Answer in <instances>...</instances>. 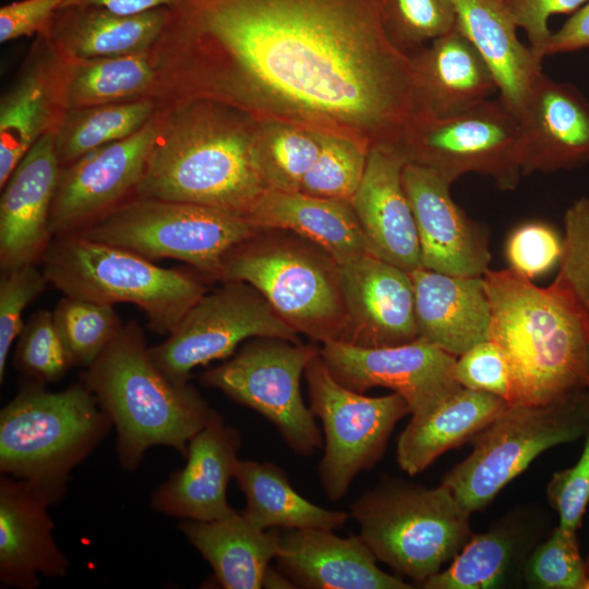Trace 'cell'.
<instances>
[{
    "instance_id": "cell-19",
    "label": "cell",
    "mask_w": 589,
    "mask_h": 589,
    "mask_svg": "<svg viewBox=\"0 0 589 589\" xmlns=\"http://www.w3.org/2000/svg\"><path fill=\"white\" fill-rule=\"evenodd\" d=\"M347 316L341 342L385 348L418 339L409 272L371 253L341 265Z\"/></svg>"
},
{
    "instance_id": "cell-13",
    "label": "cell",
    "mask_w": 589,
    "mask_h": 589,
    "mask_svg": "<svg viewBox=\"0 0 589 589\" xmlns=\"http://www.w3.org/2000/svg\"><path fill=\"white\" fill-rule=\"evenodd\" d=\"M310 409L324 432L320 481L329 501L341 500L353 479L383 456L396 423L410 408L397 393L366 396L338 382L321 354L304 372Z\"/></svg>"
},
{
    "instance_id": "cell-3",
    "label": "cell",
    "mask_w": 589,
    "mask_h": 589,
    "mask_svg": "<svg viewBox=\"0 0 589 589\" xmlns=\"http://www.w3.org/2000/svg\"><path fill=\"white\" fill-rule=\"evenodd\" d=\"M491 322L489 339L507 358L510 406H543L589 393V345L579 312L554 280L549 287L513 271L483 275Z\"/></svg>"
},
{
    "instance_id": "cell-45",
    "label": "cell",
    "mask_w": 589,
    "mask_h": 589,
    "mask_svg": "<svg viewBox=\"0 0 589 589\" xmlns=\"http://www.w3.org/2000/svg\"><path fill=\"white\" fill-rule=\"evenodd\" d=\"M563 250V239L551 225L531 220L512 230L505 256L509 268L532 280L560 263Z\"/></svg>"
},
{
    "instance_id": "cell-29",
    "label": "cell",
    "mask_w": 589,
    "mask_h": 589,
    "mask_svg": "<svg viewBox=\"0 0 589 589\" xmlns=\"http://www.w3.org/2000/svg\"><path fill=\"white\" fill-rule=\"evenodd\" d=\"M167 14V7L134 15L95 5L61 7L43 33L73 61L140 53L152 50Z\"/></svg>"
},
{
    "instance_id": "cell-36",
    "label": "cell",
    "mask_w": 589,
    "mask_h": 589,
    "mask_svg": "<svg viewBox=\"0 0 589 589\" xmlns=\"http://www.w3.org/2000/svg\"><path fill=\"white\" fill-rule=\"evenodd\" d=\"M318 151V132L279 120H257L255 158L266 190L300 191Z\"/></svg>"
},
{
    "instance_id": "cell-7",
    "label": "cell",
    "mask_w": 589,
    "mask_h": 589,
    "mask_svg": "<svg viewBox=\"0 0 589 589\" xmlns=\"http://www.w3.org/2000/svg\"><path fill=\"white\" fill-rule=\"evenodd\" d=\"M43 260L47 281L65 296L111 305L132 303L145 313L149 328L164 335L207 292L190 273L76 233L53 237Z\"/></svg>"
},
{
    "instance_id": "cell-47",
    "label": "cell",
    "mask_w": 589,
    "mask_h": 589,
    "mask_svg": "<svg viewBox=\"0 0 589 589\" xmlns=\"http://www.w3.org/2000/svg\"><path fill=\"white\" fill-rule=\"evenodd\" d=\"M578 461L553 473L546 488L551 506L558 515V526L577 532L589 503V430Z\"/></svg>"
},
{
    "instance_id": "cell-41",
    "label": "cell",
    "mask_w": 589,
    "mask_h": 589,
    "mask_svg": "<svg viewBox=\"0 0 589 589\" xmlns=\"http://www.w3.org/2000/svg\"><path fill=\"white\" fill-rule=\"evenodd\" d=\"M385 26L406 55L448 33L456 24L450 0H385Z\"/></svg>"
},
{
    "instance_id": "cell-53",
    "label": "cell",
    "mask_w": 589,
    "mask_h": 589,
    "mask_svg": "<svg viewBox=\"0 0 589 589\" xmlns=\"http://www.w3.org/2000/svg\"><path fill=\"white\" fill-rule=\"evenodd\" d=\"M584 589H589V575H587V579H586Z\"/></svg>"
},
{
    "instance_id": "cell-32",
    "label": "cell",
    "mask_w": 589,
    "mask_h": 589,
    "mask_svg": "<svg viewBox=\"0 0 589 589\" xmlns=\"http://www.w3.org/2000/svg\"><path fill=\"white\" fill-rule=\"evenodd\" d=\"M179 528L211 565L220 587L263 588L269 562L277 555L278 530L255 527L242 512L212 521L185 519Z\"/></svg>"
},
{
    "instance_id": "cell-30",
    "label": "cell",
    "mask_w": 589,
    "mask_h": 589,
    "mask_svg": "<svg viewBox=\"0 0 589 589\" xmlns=\"http://www.w3.org/2000/svg\"><path fill=\"white\" fill-rule=\"evenodd\" d=\"M260 228L292 231L327 251L340 265L369 252L351 202L265 190L247 215Z\"/></svg>"
},
{
    "instance_id": "cell-28",
    "label": "cell",
    "mask_w": 589,
    "mask_h": 589,
    "mask_svg": "<svg viewBox=\"0 0 589 589\" xmlns=\"http://www.w3.org/2000/svg\"><path fill=\"white\" fill-rule=\"evenodd\" d=\"M457 28L490 67L498 98L516 115L538 77L542 59L517 36V25L501 0H450Z\"/></svg>"
},
{
    "instance_id": "cell-17",
    "label": "cell",
    "mask_w": 589,
    "mask_h": 589,
    "mask_svg": "<svg viewBox=\"0 0 589 589\" xmlns=\"http://www.w3.org/2000/svg\"><path fill=\"white\" fill-rule=\"evenodd\" d=\"M73 60L37 34L28 55L0 101V187L27 151L55 133L68 110L67 91Z\"/></svg>"
},
{
    "instance_id": "cell-33",
    "label": "cell",
    "mask_w": 589,
    "mask_h": 589,
    "mask_svg": "<svg viewBox=\"0 0 589 589\" xmlns=\"http://www.w3.org/2000/svg\"><path fill=\"white\" fill-rule=\"evenodd\" d=\"M245 496L242 514L262 530L316 528L334 531L350 514L311 503L290 484L286 471L272 462L239 459L233 477Z\"/></svg>"
},
{
    "instance_id": "cell-26",
    "label": "cell",
    "mask_w": 589,
    "mask_h": 589,
    "mask_svg": "<svg viewBox=\"0 0 589 589\" xmlns=\"http://www.w3.org/2000/svg\"><path fill=\"white\" fill-rule=\"evenodd\" d=\"M408 56L416 115L446 118L498 94L490 67L456 24Z\"/></svg>"
},
{
    "instance_id": "cell-52",
    "label": "cell",
    "mask_w": 589,
    "mask_h": 589,
    "mask_svg": "<svg viewBox=\"0 0 589 589\" xmlns=\"http://www.w3.org/2000/svg\"><path fill=\"white\" fill-rule=\"evenodd\" d=\"M263 588H297V586L283 572H276L269 566L264 577Z\"/></svg>"
},
{
    "instance_id": "cell-49",
    "label": "cell",
    "mask_w": 589,
    "mask_h": 589,
    "mask_svg": "<svg viewBox=\"0 0 589 589\" xmlns=\"http://www.w3.org/2000/svg\"><path fill=\"white\" fill-rule=\"evenodd\" d=\"M63 0H20L0 9V41L43 33Z\"/></svg>"
},
{
    "instance_id": "cell-34",
    "label": "cell",
    "mask_w": 589,
    "mask_h": 589,
    "mask_svg": "<svg viewBox=\"0 0 589 589\" xmlns=\"http://www.w3.org/2000/svg\"><path fill=\"white\" fill-rule=\"evenodd\" d=\"M158 75L152 51L73 61L67 107L157 101Z\"/></svg>"
},
{
    "instance_id": "cell-31",
    "label": "cell",
    "mask_w": 589,
    "mask_h": 589,
    "mask_svg": "<svg viewBox=\"0 0 589 589\" xmlns=\"http://www.w3.org/2000/svg\"><path fill=\"white\" fill-rule=\"evenodd\" d=\"M509 404L493 394L460 387L428 412L411 416L397 441L396 458L409 476L473 437Z\"/></svg>"
},
{
    "instance_id": "cell-23",
    "label": "cell",
    "mask_w": 589,
    "mask_h": 589,
    "mask_svg": "<svg viewBox=\"0 0 589 589\" xmlns=\"http://www.w3.org/2000/svg\"><path fill=\"white\" fill-rule=\"evenodd\" d=\"M53 502L25 480L0 479V580L5 587L35 589L38 576L63 577L69 561L53 538L48 507Z\"/></svg>"
},
{
    "instance_id": "cell-35",
    "label": "cell",
    "mask_w": 589,
    "mask_h": 589,
    "mask_svg": "<svg viewBox=\"0 0 589 589\" xmlns=\"http://www.w3.org/2000/svg\"><path fill=\"white\" fill-rule=\"evenodd\" d=\"M157 108L155 99H142L68 109L55 132L60 166L136 133L153 119Z\"/></svg>"
},
{
    "instance_id": "cell-9",
    "label": "cell",
    "mask_w": 589,
    "mask_h": 589,
    "mask_svg": "<svg viewBox=\"0 0 589 589\" xmlns=\"http://www.w3.org/2000/svg\"><path fill=\"white\" fill-rule=\"evenodd\" d=\"M260 229L215 207L132 196L72 233L152 261H181L217 280L226 254Z\"/></svg>"
},
{
    "instance_id": "cell-20",
    "label": "cell",
    "mask_w": 589,
    "mask_h": 589,
    "mask_svg": "<svg viewBox=\"0 0 589 589\" xmlns=\"http://www.w3.org/2000/svg\"><path fill=\"white\" fill-rule=\"evenodd\" d=\"M60 169L55 133H48L27 151L1 188V272L43 260L53 238L49 219Z\"/></svg>"
},
{
    "instance_id": "cell-1",
    "label": "cell",
    "mask_w": 589,
    "mask_h": 589,
    "mask_svg": "<svg viewBox=\"0 0 589 589\" xmlns=\"http://www.w3.org/2000/svg\"><path fill=\"white\" fill-rule=\"evenodd\" d=\"M152 48L158 104L199 98L396 145L413 113L408 55L385 0H172Z\"/></svg>"
},
{
    "instance_id": "cell-44",
    "label": "cell",
    "mask_w": 589,
    "mask_h": 589,
    "mask_svg": "<svg viewBox=\"0 0 589 589\" xmlns=\"http://www.w3.org/2000/svg\"><path fill=\"white\" fill-rule=\"evenodd\" d=\"M48 281L35 264L2 272L0 278V383L3 382L8 356L19 337L25 308L45 290Z\"/></svg>"
},
{
    "instance_id": "cell-4",
    "label": "cell",
    "mask_w": 589,
    "mask_h": 589,
    "mask_svg": "<svg viewBox=\"0 0 589 589\" xmlns=\"http://www.w3.org/2000/svg\"><path fill=\"white\" fill-rule=\"evenodd\" d=\"M82 382L111 420L118 459L128 471L152 446L172 447L184 457L190 440L219 414L189 382L171 380L155 364L135 321L121 326Z\"/></svg>"
},
{
    "instance_id": "cell-10",
    "label": "cell",
    "mask_w": 589,
    "mask_h": 589,
    "mask_svg": "<svg viewBox=\"0 0 589 589\" xmlns=\"http://www.w3.org/2000/svg\"><path fill=\"white\" fill-rule=\"evenodd\" d=\"M589 430L588 395L543 406H508L473 436L471 454L443 479L470 514L483 508L544 450Z\"/></svg>"
},
{
    "instance_id": "cell-14",
    "label": "cell",
    "mask_w": 589,
    "mask_h": 589,
    "mask_svg": "<svg viewBox=\"0 0 589 589\" xmlns=\"http://www.w3.org/2000/svg\"><path fill=\"white\" fill-rule=\"evenodd\" d=\"M299 335L254 287L225 281L204 293L149 353L168 377L184 383L194 368L233 354L245 340L277 337L301 342Z\"/></svg>"
},
{
    "instance_id": "cell-21",
    "label": "cell",
    "mask_w": 589,
    "mask_h": 589,
    "mask_svg": "<svg viewBox=\"0 0 589 589\" xmlns=\"http://www.w3.org/2000/svg\"><path fill=\"white\" fill-rule=\"evenodd\" d=\"M517 116L524 134L522 176L589 163V100L574 84L542 73Z\"/></svg>"
},
{
    "instance_id": "cell-11",
    "label": "cell",
    "mask_w": 589,
    "mask_h": 589,
    "mask_svg": "<svg viewBox=\"0 0 589 589\" xmlns=\"http://www.w3.org/2000/svg\"><path fill=\"white\" fill-rule=\"evenodd\" d=\"M397 147L406 163L434 169L453 183L473 172L507 191L522 177L521 125L500 98L446 118L413 113Z\"/></svg>"
},
{
    "instance_id": "cell-12",
    "label": "cell",
    "mask_w": 589,
    "mask_h": 589,
    "mask_svg": "<svg viewBox=\"0 0 589 589\" xmlns=\"http://www.w3.org/2000/svg\"><path fill=\"white\" fill-rule=\"evenodd\" d=\"M318 353L313 345L254 337L229 360L203 372L201 383L261 413L291 450L311 456L324 442L315 416L301 396L300 380Z\"/></svg>"
},
{
    "instance_id": "cell-46",
    "label": "cell",
    "mask_w": 589,
    "mask_h": 589,
    "mask_svg": "<svg viewBox=\"0 0 589 589\" xmlns=\"http://www.w3.org/2000/svg\"><path fill=\"white\" fill-rule=\"evenodd\" d=\"M456 382L472 390L490 393L505 399L512 397V374L503 350L492 340L481 341L456 358Z\"/></svg>"
},
{
    "instance_id": "cell-37",
    "label": "cell",
    "mask_w": 589,
    "mask_h": 589,
    "mask_svg": "<svg viewBox=\"0 0 589 589\" xmlns=\"http://www.w3.org/2000/svg\"><path fill=\"white\" fill-rule=\"evenodd\" d=\"M514 533L497 527L471 534L449 566L424 580L425 589H488L503 582L516 550Z\"/></svg>"
},
{
    "instance_id": "cell-5",
    "label": "cell",
    "mask_w": 589,
    "mask_h": 589,
    "mask_svg": "<svg viewBox=\"0 0 589 589\" xmlns=\"http://www.w3.org/2000/svg\"><path fill=\"white\" fill-rule=\"evenodd\" d=\"M112 426L83 382L49 392L26 380L0 411V472L27 481L56 504L70 472Z\"/></svg>"
},
{
    "instance_id": "cell-39",
    "label": "cell",
    "mask_w": 589,
    "mask_h": 589,
    "mask_svg": "<svg viewBox=\"0 0 589 589\" xmlns=\"http://www.w3.org/2000/svg\"><path fill=\"white\" fill-rule=\"evenodd\" d=\"M320 133V151L300 192L351 202L366 167L370 148L344 135Z\"/></svg>"
},
{
    "instance_id": "cell-16",
    "label": "cell",
    "mask_w": 589,
    "mask_h": 589,
    "mask_svg": "<svg viewBox=\"0 0 589 589\" xmlns=\"http://www.w3.org/2000/svg\"><path fill=\"white\" fill-rule=\"evenodd\" d=\"M155 134L154 116L136 133L61 167L50 211L52 237L75 232L134 196Z\"/></svg>"
},
{
    "instance_id": "cell-27",
    "label": "cell",
    "mask_w": 589,
    "mask_h": 589,
    "mask_svg": "<svg viewBox=\"0 0 589 589\" xmlns=\"http://www.w3.org/2000/svg\"><path fill=\"white\" fill-rule=\"evenodd\" d=\"M409 275L418 339L455 357L489 339L491 309L483 276H454L424 267Z\"/></svg>"
},
{
    "instance_id": "cell-38",
    "label": "cell",
    "mask_w": 589,
    "mask_h": 589,
    "mask_svg": "<svg viewBox=\"0 0 589 589\" xmlns=\"http://www.w3.org/2000/svg\"><path fill=\"white\" fill-rule=\"evenodd\" d=\"M73 366H89L120 330L113 305L65 296L52 311Z\"/></svg>"
},
{
    "instance_id": "cell-24",
    "label": "cell",
    "mask_w": 589,
    "mask_h": 589,
    "mask_svg": "<svg viewBox=\"0 0 589 589\" xmlns=\"http://www.w3.org/2000/svg\"><path fill=\"white\" fill-rule=\"evenodd\" d=\"M406 159L396 145L369 151L351 200L369 252L404 271L421 267L417 227L402 184Z\"/></svg>"
},
{
    "instance_id": "cell-25",
    "label": "cell",
    "mask_w": 589,
    "mask_h": 589,
    "mask_svg": "<svg viewBox=\"0 0 589 589\" xmlns=\"http://www.w3.org/2000/svg\"><path fill=\"white\" fill-rule=\"evenodd\" d=\"M275 558L279 570L297 588H412L400 577L382 570L360 536L341 538L324 529H289L280 537Z\"/></svg>"
},
{
    "instance_id": "cell-54",
    "label": "cell",
    "mask_w": 589,
    "mask_h": 589,
    "mask_svg": "<svg viewBox=\"0 0 589 589\" xmlns=\"http://www.w3.org/2000/svg\"><path fill=\"white\" fill-rule=\"evenodd\" d=\"M585 563H586L587 575H589V556H588V558H587V561Z\"/></svg>"
},
{
    "instance_id": "cell-8",
    "label": "cell",
    "mask_w": 589,
    "mask_h": 589,
    "mask_svg": "<svg viewBox=\"0 0 589 589\" xmlns=\"http://www.w3.org/2000/svg\"><path fill=\"white\" fill-rule=\"evenodd\" d=\"M361 539L377 561L420 584L453 560L470 538V513L441 483L387 480L350 506Z\"/></svg>"
},
{
    "instance_id": "cell-43",
    "label": "cell",
    "mask_w": 589,
    "mask_h": 589,
    "mask_svg": "<svg viewBox=\"0 0 589 589\" xmlns=\"http://www.w3.org/2000/svg\"><path fill=\"white\" fill-rule=\"evenodd\" d=\"M525 578L532 588L584 589L587 572L579 552L577 532L557 525L528 558Z\"/></svg>"
},
{
    "instance_id": "cell-42",
    "label": "cell",
    "mask_w": 589,
    "mask_h": 589,
    "mask_svg": "<svg viewBox=\"0 0 589 589\" xmlns=\"http://www.w3.org/2000/svg\"><path fill=\"white\" fill-rule=\"evenodd\" d=\"M563 243L560 272L554 280L576 305L589 345V196L576 200L567 208Z\"/></svg>"
},
{
    "instance_id": "cell-48",
    "label": "cell",
    "mask_w": 589,
    "mask_h": 589,
    "mask_svg": "<svg viewBox=\"0 0 589 589\" xmlns=\"http://www.w3.org/2000/svg\"><path fill=\"white\" fill-rule=\"evenodd\" d=\"M517 27H521L528 38L529 47L540 58L545 50L552 32L549 20L555 14L577 11L588 0H501Z\"/></svg>"
},
{
    "instance_id": "cell-22",
    "label": "cell",
    "mask_w": 589,
    "mask_h": 589,
    "mask_svg": "<svg viewBox=\"0 0 589 589\" xmlns=\"http://www.w3.org/2000/svg\"><path fill=\"white\" fill-rule=\"evenodd\" d=\"M241 443L240 432L216 416L190 440L185 465L153 493L152 508L201 521L237 513L227 501V486L235 477Z\"/></svg>"
},
{
    "instance_id": "cell-51",
    "label": "cell",
    "mask_w": 589,
    "mask_h": 589,
    "mask_svg": "<svg viewBox=\"0 0 589 589\" xmlns=\"http://www.w3.org/2000/svg\"><path fill=\"white\" fill-rule=\"evenodd\" d=\"M172 0H63L61 7L95 5L121 15H134L159 7H169Z\"/></svg>"
},
{
    "instance_id": "cell-50",
    "label": "cell",
    "mask_w": 589,
    "mask_h": 589,
    "mask_svg": "<svg viewBox=\"0 0 589 589\" xmlns=\"http://www.w3.org/2000/svg\"><path fill=\"white\" fill-rule=\"evenodd\" d=\"M589 48V0L558 28L552 32L545 57Z\"/></svg>"
},
{
    "instance_id": "cell-2",
    "label": "cell",
    "mask_w": 589,
    "mask_h": 589,
    "mask_svg": "<svg viewBox=\"0 0 589 589\" xmlns=\"http://www.w3.org/2000/svg\"><path fill=\"white\" fill-rule=\"evenodd\" d=\"M156 134L134 196L211 206L247 218L266 190L255 158L257 119L199 98L158 105Z\"/></svg>"
},
{
    "instance_id": "cell-18",
    "label": "cell",
    "mask_w": 589,
    "mask_h": 589,
    "mask_svg": "<svg viewBox=\"0 0 589 589\" xmlns=\"http://www.w3.org/2000/svg\"><path fill=\"white\" fill-rule=\"evenodd\" d=\"M402 184L417 227L421 267L483 276L491 261L489 232L452 199L453 182L434 169L406 163Z\"/></svg>"
},
{
    "instance_id": "cell-6",
    "label": "cell",
    "mask_w": 589,
    "mask_h": 589,
    "mask_svg": "<svg viewBox=\"0 0 589 589\" xmlns=\"http://www.w3.org/2000/svg\"><path fill=\"white\" fill-rule=\"evenodd\" d=\"M217 280L251 285L296 332L314 341L344 339L341 265L304 237L261 228L226 254Z\"/></svg>"
},
{
    "instance_id": "cell-15",
    "label": "cell",
    "mask_w": 589,
    "mask_h": 589,
    "mask_svg": "<svg viewBox=\"0 0 589 589\" xmlns=\"http://www.w3.org/2000/svg\"><path fill=\"white\" fill-rule=\"evenodd\" d=\"M320 354L338 382L363 394L388 388L406 400L411 416L428 412L462 387L454 377L457 357L421 339L385 348L328 341Z\"/></svg>"
},
{
    "instance_id": "cell-40",
    "label": "cell",
    "mask_w": 589,
    "mask_h": 589,
    "mask_svg": "<svg viewBox=\"0 0 589 589\" xmlns=\"http://www.w3.org/2000/svg\"><path fill=\"white\" fill-rule=\"evenodd\" d=\"M17 338L14 365L26 380L45 385L55 383L73 366L52 312L36 311L23 325Z\"/></svg>"
}]
</instances>
